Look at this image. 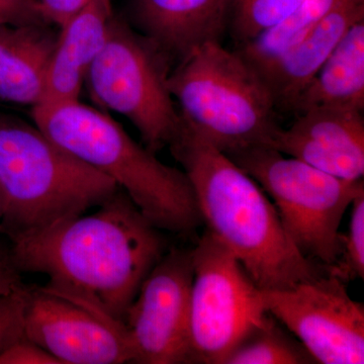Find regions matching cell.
Returning a JSON list of instances; mask_svg holds the SVG:
<instances>
[{
	"label": "cell",
	"instance_id": "6da1fadb",
	"mask_svg": "<svg viewBox=\"0 0 364 364\" xmlns=\"http://www.w3.org/2000/svg\"><path fill=\"white\" fill-rule=\"evenodd\" d=\"M21 273L48 277L42 287L119 329L141 284L168 251L164 231L119 188L98 205L45 231L11 242Z\"/></svg>",
	"mask_w": 364,
	"mask_h": 364
},
{
	"label": "cell",
	"instance_id": "7a4b0ae2",
	"mask_svg": "<svg viewBox=\"0 0 364 364\" xmlns=\"http://www.w3.org/2000/svg\"><path fill=\"white\" fill-rule=\"evenodd\" d=\"M169 148L191 181L208 231L261 291L291 289L328 272L299 253L259 184L183 119Z\"/></svg>",
	"mask_w": 364,
	"mask_h": 364
},
{
	"label": "cell",
	"instance_id": "3957f363",
	"mask_svg": "<svg viewBox=\"0 0 364 364\" xmlns=\"http://www.w3.org/2000/svg\"><path fill=\"white\" fill-rule=\"evenodd\" d=\"M32 116L48 138L112 178L162 231L191 234L203 224L186 172L160 161L107 112L78 100L33 109Z\"/></svg>",
	"mask_w": 364,
	"mask_h": 364
},
{
	"label": "cell",
	"instance_id": "277c9868",
	"mask_svg": "<svg viewBox=\"0 0 364 364\" xmlns=\"http://www.w3.org/2000/svg\"><path fill=\"white\" fill-rule=\"evenodd\" d=\"M119 189L35 124L0 112L1 233L11 242L85 215Z\"/></svg>",
	"mask_w": 364,
	"mask_h": 364
},
{
	"label": "cell",
	"instance_id": "5b68a950",
	"mask_svg": "<svg viewBox=\"0 0 364 364\" xmlns=\"http://www.w3.org/2000/svg\"><path fill=\"white\" fill-rule=\"evenodd\" d=\"M182 119L227 156L269 146L282 130L259 73L220 41L195 48L169 75Z\"/></svg>",
	"mask_w": 364,
	"mask_h": 364
},
{
	"label": "cell",
	"instance_id": "8992f818",
	"mask_svg": "<svg viewBox=\"0 0 364 364\" xmlns=\"http://www.w3.org/2000/svg\"><path fill=\"white\" fill-rule=\"evenodd\" d=\"M272 200L299 253L329 270L342 251V218L364 195L363 179L346 181L326 173L269 146L228 156Z\"/></svg>",
	"mask_w": 364,
	"mask_h": 364
},
{
	"label": "cell",
	"instance_id": "52a82bcc",
	"mask_svg": "<svg viewBox=\"0 0 364 364\" xmlns=\"http://www.w3.org/2000/svg\"><path fill=\"white\" fill-rule=\"evenodd\" d=\"M171 64L150 38L114 14L85 81L95 104L126 117L155 154L169 147L182 123L169 90Z\"/></svg>",
	"mask_w": 364,
	"mask_h": 364
},
{
	"label": "cell",
	"instance_id": "ba28073f",
	"mask_svg": "<svg viewBox=\"0 0 364 364\" xmlns=\"http://www.w3.org/2000/svg\"><path fill=\"white\" fill-rule=\"evenodd\" d=\"M191 251L189 341L193 363L224 364L237 345L267 318L262 291L234 254L208 230Z\"/></svg>",
	"mask_w": 364,
	"mask_h": 364
},
{
	"label": "cell",
	"instance_id": "9c48e42d",
	"mask_svg": "<svg viewBox=\"0 0 364 364\" xmlns=\"http://www.w3.org/2000/svg\"><path fill=\"white\" fill-rule=\"evenodd\" d=\"M265 310L306 347L316 363H364V306L346 284L326 272L291 289L262 291Z\"/></svg>",
	"mask_w": 364,
	"mask_h": 364
},
{
	"label": "cell",
	"instance_id": "30bf717a",
	"mask_svg": "<svg viewBox=\"0 0 364 364\" xmlns=\"http://www.w3.org/2000/svg\"><path fill=\"white\" fill-rule=\"evenodd\" d=\"M193 279L191 248H169L141 284L124 326L134 363H193L189 308Z\"/></svg>",
	"mask_w": 364,
	"mask_h": 364
},
{
	"label": "cell",
	"instance_id": "8fae6325",
	"mask_svg": "<svg viewBox=\"0 0 364 364\" xmlns=\"http://www.w3.org/2000/svg\"><path fill=\"white\" fill-rule=\"evenodd\" d=\"M23 334L60 364L134 363L127 330L42 287H26Z\"/></svg>",
	"mask_w": 364,
	"mask_h": 364
},
{
	"label": "cell",
	"instance_id": "7c38bea8",
	"mask_svg": "<svg viewBox=\"0 0 364 364\" xmlns=\"http://www.w3.org/2000/svg\"><path fill=\"white\" fill-rule=\"evenodd\" d=\"M272 148L346 181L364 176L363 112L313 107L279 132Z\"/></svg>",
	"mask_w": 364,
	"mask_h": 364
},
{
	"label": "cell",
	"instance_id": "4fadbf2b",
	"mask_svg": "<svg viewBox=\"0 0 364 364\" xmlns=\"http://www.w3.org/2000/svg\"><path fill=\"white\" fill-rule=\"evenodd\" d=\"M233 0H131L136 30L173 62L198 46L220 41L229 25Z\"/></svg>",
	"mask_w": 364,
	"mask_h": 364
},
{
	"label": "cell",
	"instance_id": "5bb4252c",
	"mask_svg": "<svg viewBox=\"0 0 364 364\" xmlns=\"http://www.w3.org/2000/svg\"><path fill=\"white\" fill-rule=\"evenodd\" d=\"M114 16L112 0H90L60 28L44 95L33 109L79 100L86 73L104 47Z\"/></svg>",
	"mask_w": 364,
	"mask_h": 364
},
{
	"label": "cell",
	"instance_id": "9a60e30c",
	"mask_svg": "<svg viewBox=\"0 0 364 364\" xmlns=\"http://www.w3.org/2000/svg\"><path fill=\"white\" fill-rule=\"evenodd\" d=\"M364 20V0H342L308 36L259 73L277 111L291 112L294 102L339 44L347 31Z\"/></svg>",
	"mask_w": 364,
	"mask_h": 364
},
{
	"label": "cell",
	"instance_id": "2e32d148",
	"mask_svg": "<svg viewBox=\"0 0 364 364\" xmlns=\"http://www.w3.org/2000/svg\"><path fill=\"white\" fill-rule=\"evenodd\" d=\"M49 23L0 25V100L37 107L56 46Z\"/></svg>",
	"mask_w": 364,
	"mask_h": 364
},
{
	"label": "cell",
	"instance_id": "e0dca14e",
	"mask_svg": "<svg viewBox=\"0 0 364 364\" xmlns=\"http://www.w3.org/2000/svg\"><path fill=\"white\" fill-rule=\"evenodd\" d=\"M313 107L363 112L364 20L352 26L293 105L299 114Z\"/></svg>",
	"mask_w": 364,
	"mask_h": 364
},
{
	"label": "cell",
	"instance_id": "ac0fdd59",
	"mask_svg": "<svg viewBox=\"0 0 364 364\" xmlns=\"http://www.w3.org/2000/svg\"><path fill=\"white\" fill-rule=\"evenodd\" d=\"M342 0H305L301 6L253 39L237 45L236 51L255 70L279 58L305 39Z\"/></svg>",
	"mask_w": 364,
	"mask_h": 364
},
{
	"label": "cell",
	"instance_id": "d6986e66",
	"mask_svg": "<svg viewBox=\"0 0 364 364\" xmlns=\"http://www.w3.org/2000/svg\"><path fill=\"white\" fill-rule=\"evenodd\" d=\"M317 363L279 321L267 314L261 325L237 345L224 364Z\"/></svg>",
	"mask_w": 364,
	"mask_h": 364
},
{
	"label": "cell",
	"instance_id": "ffe728a7",
	"mask_svg": "<svg viewBox=\"0 0 364 364\" xmlns=\"http://www.w3.org/2000/svg\"><path fill=\"white\" fill-rule=\"evenodd\" d=\"M305 0H233L229 25L237 45L284 20Z\"/></svg>",
	"mask_w": 364,
	"mask_h": 364
},
{
	"label": "cell",
	"instance_id": "44dd1931",
	"mask_svg": "<svg viewBox=\"0 0 364 364\" xmlns=\"http://www.w3.org/2000/svg\"><path fill=\"white\" fill-rule=\"evenodd\" d=\"M348 231L342 234V251L338 261L328 272L345 284L364 279V195L351 205Z\"/></svg>",
	"mask_w": 364,
	"mask_h": 364
},
{
	"label": "cell",
	"instance_id": "7402d4cb",
	"mask_svg": "<svg viewBox=\"0 0 364 364\" xmlns=\"http://www.w3.org/2000/svg\"><path fill=\"white\" fill-rule=\"evenodd\" d=\"M26 284L16 293L0 296V352L23 336Z\"/></svg>",
	"mask_w": 364,
	"mask_h": 364
},
{
	"label": "cell",
	"instance_id": "603a6c76",
	"mask_svg": "<svg viewBox=\"0 0 364 364\" xmlns=\"http://www.w3.org/2000/svg\"><path fill=\"white\" fill-rule=\"evenodd\" d=\"M0 364H60L39 345L21 336L0 352Z\"/></svg>",
	"mask_w": 364,
	"mask_h": 364
},
{
	"label": "cell",
	"instance_id": "cb8c5ba5",
	"mask_svg": "<svg viewBox=\"0 0 364 364\" xmlns=\"http://www.w3.org/2000/svg\"><path fill=\"white\" fill-rule=\"evenodd\" d=\"M1 23H48L41 14L36 0H0V25Z\"/></svg>",
	"mask_w": 364,
	"mask_h": 364
},
{
	"label": "cell",
	"instance_id": "d4e9b609",
	"mask_svg": "<svg viewBox=\"0 0 364 364\" xmlns=\"http://www.w3.org/2000/svg\"><path fill=\"white\" fill-rule=\"evenodd\" d=\"M41 14L48 23L61 28L79 13L90 0H36Z\"/></svg>",
	"mask_w": 364,
	"mask_h": 364
},
{
	"label": "cell",
	"instance_id": "484cf974",
	"mask_svg": "<svg viewBox=\"0 0 364 364\" xmlns=\"http://www.w3.org/2000/svg\"><path fill=\"white\" fill-rule=\"evenodd\" d=\"M23 287L21 272L14 264L11 246L0 242V296L16 293Z\"/></svg>",
	"mask_w": 364,
	"mask_h": 364
},
{
	"label": "cell",
	"instance_id": "4316f807",
	"mask_svg": "<svg viewBox=\"0 0 364 364\" xmlns=\"http://www.w3.org/2000/svg\"><path fill=\"white\" fill-rule=\"evenodd\" d=\"M1 223H2V203H1V198H0V233H1Z\"/></svg>",
	"mask_w": 364,
	"mask_h": 364
}]
</instances>
